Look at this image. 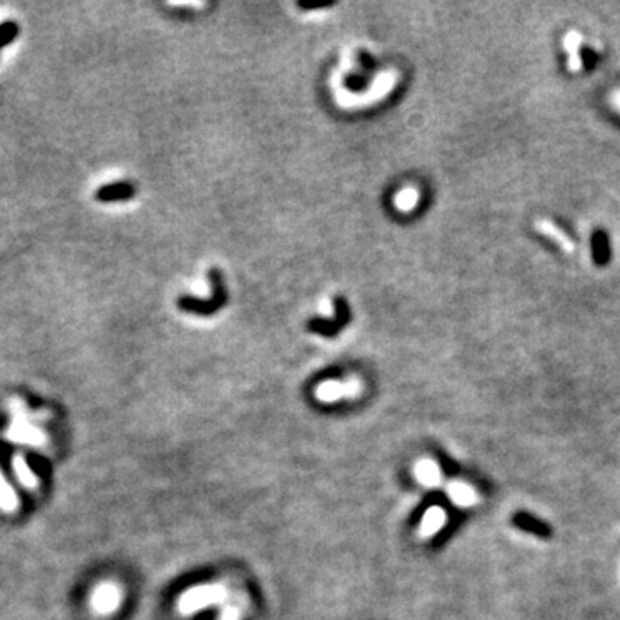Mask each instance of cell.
I'll list each match as a JSON object with an SVG mask.
<instances>
[{"label": "cell", "mask_w": 620, "mask_h": 620, "mask_svg": "<svg viewBox=\"0 0 620 620\" xmlns=\"http://www.w3.org/2000/svg\"><path fill=\"white\" fill-rule=\"evenodd\" d=\"M438 476V469L433 466V463H427V462H420L417 466V477L424 482H431L434 477Z\"/></svg>", "instance_id": "e0dca14e"}, {"label": "cell", "mask_w": 620, "mask_h": 620, "mask_svg": "<svg viewBox=\"0 0 620 620\" xmlns=\"http://www.w3.org/2000/svg\"><path fill=\"white\" fill-rule=\"evenodd\" d=\"M13 467H14V472H16L17 479H19L21 484L28 489H35L38 486V479H36L35 472L30 469V466L26 463V460L23 459L21 455L14 456L13 460Z\"/></svg>", "instance_id": "8fae6325"}, {"label": "cell", "mask_w": 620, "mask_h": 620, "mask_svg": "<svg viewBox=\"0 0 620 620\" xmlns=\"http://www.w3.org/2000/svg\"><path fill=\"white\" fill-rule=\"evenodd\" d=\"M13 424H10L9 431L6 433V436L10 441H16V443H28L31 447H43L47 441L45 433L38 427H35L33 424H30V419L24 412H14Z\"/></svg>", "instance_id": "277c9868"}, {"label": "cell", "mask_w": 620, "mask_h": 620, "mask_svg": "<svg viewBox=\"0 0 620 620\" xmlns=\"http://www.w3.org/2000/svg\"><path fill=\"white\" fill-rule=\"evenodd\" d=\"M534 226L539 233L545 235V237H548L550 240H553L562 250H565V252H572V250H574V243H572L571 238H569L564 231L558 230V228L555 226L553 223H550V221H545V219L536 221Z\"/></svg>", "instance_id": "9c48e42d"}, {"label": "cell", "mask_w": 620, "mask_h": 620, "mask_svg": "<svg viewBox=\"0 0 620 620\" xmlns=\"http://www.w3.org/2000/svg\"><path fill=\"white\" fill-rule=\"evenodd\" d=\"M512 524L516 525L517 529H520V531L529 532V534H534L541 539H550L551 534H553V529H551L545 520L534 517L532 514L524 512V510L514 514Z\"/></svg>", "instance_id": "8992f818"}, {"label": "cell", "mask_w": 620, "mask_h": 620, "mask_svg": "<svg viewBox=\"0 0 620 620\" xmlns=\"http://www.w3.org/2000/svg\"><path fill=\"white\" fill-rule=\"evenodd\" d=\"M17 505H19V502H17L16 493L10 488L9 482L6 481L3 474L0 472V509L3 512H16Z\"/></svg>", "instance_id": "4fadbf2b"}, {"label": "cell", "mask_w": 620, "mask_h": 620, "mask_svg": "<svg viewBox=\"0 0 620 620\" xmlns=\"http://www.w3.org/2000/svg\"><path fill=\"white\" fill-rule=\"evenodd\" d=\"M223 620H238V608H235V607L224 608Z\"/></svg>", "instance_id": "ac0fdd59"}, {"label": "cell", "mask_w": 620, "mask_h": 620, "mask_svg": "<svg viewBox=\"0 0 620 620\" xmlns=\"http://www.w3.org/2000/svg\"><path fill=\"white\" fill-rule=\"evenodd\" d=\"M441 520H443V514H441V509H438V507H433V509H429L426 514H424L422 524H420V531H422L424 534H426V532H427V534H431V532H434L438 527H440Z\"/></svg>", "instance_id": "5bb4252c"}, {"label": "cell", "mask_w": 620, "mask_h": 620, "mask_svg": "<svg viewBox=\"0 0 620 620\" xmlns=\"http://www.w3.org/2000/svg\"><path fill=\"white\" fill-rule=\"evenodd\" d=\"M121 603V589L114 582H102L93 589L90 605L99 615L114 614Z\"/></svg>", "instance_id": "5b68a950"}, {"label": "cell", "mask_w": 620, "mask_h": 620, "mask_svg": "<svg viewBox=\"0 0 620 620\" xmlns=\"http://www.w3.org/2000/svg\"><path fill=\"white\" fill-rule=\"evenodd\" d=\"M593 248H594V252H593L594 260H596L598 264L607 262L608 257H610V253H608V240H607V237H605V233H601V231L594 233Z\"/></svg>", "instance_id": "9a60e30c"}, {"label": "cell", "mask_w": 620, "mask_h": 620, "mask_svg": "<svg viewBox=\"0 0 620 620\" xmlns=\"http://www.w3.org/2000/svg\"><path fill=\"white\" fill-rule=\"evenodd\" d=\"M612 104H614L615 107H617L619 111H620V90H619V92L614 93V97H612Z\"/></svg>", "instance_id": "d6986e66"}, {"label": "cell", "mask_w": 620, "mask_h": 620, "mask_svg": "<svg viewBox=\"0 0 620 620\" xmlns=\"http://www.w3.org/2000/svg\"><path fill=\"white\" fill-rule=\"evenodd\" d=\"M357 384H342V383H324L319 386L317 397L322 402H336L343 397H353L357 395Z\"/></svg>", "instance_id": "ba28073f"}, {"label": "cell", "mask_w": 620, "mask_h": 620, "mask_svg": "<svg viewBox=\"0 0 620 620\" xmlns=\"http://www.w3.org/2000/svg\"><path fill=\"white\" fill-rule=\"evenodd\" d=\"M224 598H226V589L223 586H198L188 589L180 598L177 608L183 615H190L214 603H221Z\"/></svg>", "instance_id": "7a4b0ae2"}, {"label": "cell", "mask_w": 620, "mask_h": 620, "mask_svg": "<svg viewBox=\"0 0 620 620\" xmlns=\"http://www.w3.org/2000/svg\"><path fill=\"white\" fill-rule=\"evenodd\" d=\"M348 321H350V307H348L347 299H343V296H336L335 317L310 319V321L307 322V329H309L310 333H317V335L326 336V338H333V336H336L340 331H342V328L348 324Z\"/></svg>", "instance_id": "3957f363"}, {"label": "cell", "mask_w": 620, "mask_h": 620, "mask_svg": "<svg viewBox=\"0 0 620 620\" xmlns=\"http://www.w3.org/2000/svg\"><path fill=\"white\" fill-rule=\"evenodd\" d=\"M17 35V24L13 21H6V23L0 24V49L7 45L13 38H16Z\"/></svg>", "instance_id": "2e32d148"}, {"label": "cell", "mask_w": 620, "mask_h": 620, "mask_svg": "<svg viewBox=\"0 0 620 620\" xmlns=\"http://www.w3.org/2000/svg\"><path fill=\"white\" fill-rule=\"evenodd\" d=\"M135 197V188L133 184L121 181V183H111L105 184L95 193V198L104 204H111V202H122L129 200V198Z\"/></svg>", "instance_id": "52a82bcc"}, {"label": "cell", "mask_w": 620, "mask_h": 620, "mask_svg": "<svg viewBox=\"0 0 620 620\" xmlns=\"http://www.w3.org/2000/svg\"><path fill=\"white\" fill-rule=\"evenodd\" d=\"M360 63H362V74L348 76L347 78V86L350 90H355V92H357V90L365 88V85H367V83H365V74H369L371 71H374V66H376V63L367 56V54H360Z\"/></svg>", "instance_id": "7c38bea8"}, {"label": "cell", "mask_w": 620, "mask_h": 620, "mask_svg": "<svg viewBox=\"0 0 620 620\" xmlns=\"http://www.w3.org/2000/svg\"><path fill=\"white\" fill-rule=\"evenodd\" d=\"M581 35L575 33V31H571L564 40V47L565 50L569 52V67L572 71H579L582 67V59H581V54H579V47H581Z\"/></svg>", "instance_id": "30bf717a"}, {"label": "cell", "mask_w": 620, "mask_h": 620, "mask_svg": "<svg viewBox=\"0 0 620 620\" xmlns=\"http://www.w3.org/2000/svg\"><path fill=\"white\" fill-rule=\"evenodd\" d=\"M209 279L210 285H212V296L209 300H200L193 299V296H180L177 299V307L184 312H190V314L197 315H210L219 309H223L224 303H226L228 295L226 288H224V279L223 273L219 269H210L209 271Z\"/></svg>", "instance_id": "6da1fadb"}]
</instances>
